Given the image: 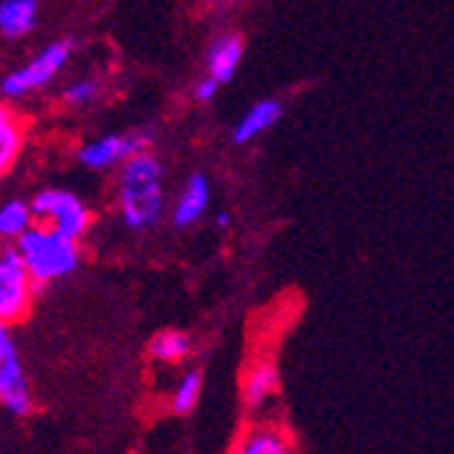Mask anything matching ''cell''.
<instances>
[{"mask_svg": "<svg viewBox=\"0 0 454 454\" xmlns=\"http://www.w3.org/2000/svg\"><path fill=\"white\" fill-rule=\"evenodd\" d=\"M120 218L134 231H147L158 226L167 193H163V163L150 150H142L120 163L117 183Z\"/></svg>", "mask_w": 454, "mask_h": 454, "instance_id": "obj_1", "label": "cell"}, {"mask_svg": "<svg viewBox=\"0 0 454 454\" xmlns=\"http://www.w3.org/2000/svg\"><path fill=\"white\" fill-rule=\"evenodd\" d=\"M17 251L35 286H47L68 278L79 267V239L66 237L50 226L33 223L17 237Z\"/></svg>", "mask_w": 454, "mask_h": 454, "instance_id": "obj_2", "label": "cell"}, {"mask_svg": "<svg viewBox=\"0 0 454 454\" xmlns=\"http://www.w3.org/2000/svg\"><path fill=\"white\" fill-rule=\"evenodd\" d=\"M33 210V221L41 226H50L66 237H85L90 223H93V213L88 210V204L82 201L74 191L66 188H44L38 191L30 201Z\"/></svg>", "mask_w": 454, "mask_h": 454, "instance_id": "obj_3", "label": "cell"}, {"mask_svg": "<svg viewBox=\"0 0 454 454\" xmlns=\"http://www.w3.org/2000/svg\"><path fill=\"white\" fill-rule=\"evenodd\" d=\"M71 52H74L71 41H55L47 50H41L33 60H27L25 66L14 68L12 74L0 79V93L6 98H25L41 88H47L66 68V63L71 60Z\"/></svg>", "mask_w": 454, "mask_h": 454, "instance_id": "obj_4", "label": "cell"}, {"mask_svg": "<svg viewBox=\"0 0 454 454\" xmlns=\"http://www.w3.org/2000/svg\"><path fill=\"white\" fill-rule=\"evenodd\" d=\"M33 278L14 245L0 247V321H20L33 302Z\"/></svg>", "mask_w": 454, "mask_h": 454, "instance_id": "obj_5", "label": "cell"}, {"mask_svg": "<svg viewBox=\"0 0 454 454\" xmlns=\"http://www.w3.org/2000/svg\"><path fill=\"white\" fill-rule=\"evenodd\" d=\"M0 405L14 417H27L33 411L30 384L6 321H0Z\"/></svg>", "mask_w": 454, "mask_h": 454, "instance_id": "obj_6", "label": "cell"}, {"mask_svg": "<svg viewBox=\"0 0 454 454\" xmlns=\"http://www.w3.org/2000/svg\"><path fill=\"white\" fill-rule=\"evenodd\" d=\"M150 145H153V131H147V129L126 131V134H106V137H98L82 147L79 160L85 163L88 169L106 172V169L120 167L126 158H131L142 150H150Z\"/></svg>", "mask_w": 454, "mask_h": 454, "instance_id": "obj_7", "label": "cell"}, {"mask_svg": "<svg viewBox=\"0 0 454 454\" xmlns=\"http://www.w3.org/2000/svg\"><path fill=\"white\" fill-rule=\"evenodd\" d=\"M210 199H213V191H210V180L204 175H193L183 193L177 196L175 201V210H172V221L177 229H188L193 223H199L204 218V213H207L210 207Z\"/></svg>", "mask_w": 454, "mask_h": 454, "instance_id": "obj_8", "label": "cell"}, {"mask_svg": "<svg viewBox=\"0 0 454 454\" xmlns=\"http://www.w3.org/2000/svg\"><path fill=\"white\" fill-rule=\"evenodd\" d=\"M242 38L239 35H221L210 44V52H207V76H213L221 85H226L229 79H234L239 63H242Z\"/></svg>", "mask_w": 454, "mask_h": 454, "instance_id": "obj_9", "label": "cell"}, {"mask_svg": "<svg viewBox=\"0 0 454 454\" xmlns=\"http://www.w3.org/2000/svg\"><path fill=\"white\" fill-rule=\"evenodd\" d=\"M280 117H283V106H280V101L267 98V101L254 104L251 109H247V112L239 117L237 129H234V142H237V145L254 142L256 137H262L264 131H270Z\"/></svg>", "mask_w": 454, "mask_h": 454, "instance_id": "obj_10", "label": "cell"}, {"mask_svg": "<svg viewBox=\"0 0 454 454\" xmlns=\"http://www.w3.org/2000/svg\"><path fill=\"white\" fill-rule=\"evenodd\" d=\"M278 392V367L270 359H259L251 364V370L245 373L242 381V397L245 405L262 408L272 395Z\"/></svg>", "mask_w": 454, "mask_h": 454, "instance_id": "obj_11", "label": "cell"}, {"mask_svg": "<svg viewBox=\"0 0 454 454\" xmlns=\"http://www.w3.org/2000/svg\"><path fill=\"white\" fill-rule=\"evenodd\" d=\"M38 22L35 0H0V35L22 38Z\"/></svg>", "mask_w": 454, "mask_h": 454, "instance_id": "obj_12", "label": "cell"}, {"mask_svg": "<svg viewBox=\"0 0 454 454\" xmlns=\"http://www.w3.org/2000/svg\"><path fill=\"white\" fill-rule=\"evenodd\" d=\"M22 120L9 106H0V177H4L22 150Z\"/></svg>", "mask_w": 454, "mask_h": 454, "instance_id": "obj_13", "label": "cell"}, {"mask_svg": "<svg viewBox=\"0 0 454 454\" xmlns=\"http://www.w3.org/2000/svg\"><path fill=\"white\" fill-rule=\"evenodd\" d=\"M239 451L242 454H286V451H292V441H288L283 430L262 425V427H254L251 433H245Z\"/></svg>", "mask_w": 454, "mask_h": 454, "instance_id": "obj_14", "label": "cell"}, {"mask_svg": "<svg viewBox=\"0 0 454 454\" xmlns=\"http://www.w3.org/2000/svg\"><path fill=\"white\" fill-rule=\"evenodd\" d=\"M33 210L30 201L22 199H12L6 204H0V239H17L20 234H25L33 226Z\"/></svg>", "mask_w": 454, "mask_h": 454, "instance_id": "obj_15", "label": "cell"}, {"mask_svg": "<svg viewBox=\"0 0 454 454\" xmlns=\"http://www.w3.org/2000/svg\"><path fill=\"white\" fill-rule=\"evenodd\" d=\"M191 354V338L177 329H167V333H158L150 340V356L167 364H177Z\"/></svg>", "mask_w": 454, "mask_h": 454, "instance_id": "obj_16", "label": "cell"}, {"mask_svg": "<svg viewBox=\"0 0 454 454\" xmlns=\"http://www.w3.org/2000/svg\"><path fill=\"white\" fill-rule=\"evenodd\" d=\"M201 389H204V379L199 370H188V373L177 381L175 392H172V411L175 414H191L196 408L199 397H201Z\"/></svg>", "mask_w": 454, "mask_h": 454, "instance_id": "obj_17", "label": "cell"}, {"mask_svg": "<svg viewBox=\"0 0 454 454\" xmlns=\"http://www.w3.org/2000/svg\"><path fill=\"white\" fill-rule=\"evenodd\" d=\"M98 96H101V82L93 79V76L76 79V82H71V85L63 90V101H66L68 106H88V104H93Z\"/></svg>", "mask_w": 454, "mask_h": 454, "instance_id": "obj_18", "label": "cell"}, {"mask_svg": "<svg viewBox=\"0 0 454 454\" xmlns=\"http://www.w3.org/2000/svg\"><path fill=\"white\" fill-rule=\"evenodd\" d=\"M218 88H221V82H215L213 76H204L199 85H196V98L199 101H213L215 93H218Z\"/></svg>", "mask_w": 454, "mask_h": 454, "instance_id": "obj_19", "label": "cell"}, {"mask_svg": "<svg viewBox=\"0 0 454 454\" xmlns=\"http://www.w3.org/2000/svg\"><path fill=\"white\" fill-rule=\"evenodd\" d=\"M218 226H229V213H221L218 215Z\"/></svg>", "mask_w": 454, "mask_h": 454, "instance_id": "obj_20", "label": "cell"}]
</instances>
